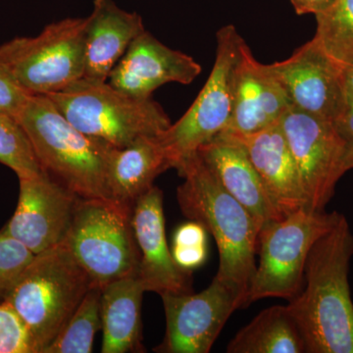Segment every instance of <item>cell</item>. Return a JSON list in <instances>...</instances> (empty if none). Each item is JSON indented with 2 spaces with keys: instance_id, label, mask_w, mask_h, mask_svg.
Returning <instances> with one entry per match:
<instances>
[{
  "instance_id": "cell-8",
  "label": "cell",
  "mask_w": 353,
  "mask_h": 353,
  "mask_svg": "<svg viewBox=\"0 0 353 353\" xmlns=\"http://www.w3.org/2000/svg\"><path fill=\"white\" fill-rule=\"evenodd\" d=\"M87 17L65 18L36 37L0 46V66L32 94L61 92L85 74Z\"/></svg>"
},
{
  "instance_id": "cell-10",
  "label": "cell",
  "mask_w": 353,
  "mask_h": 353,
  "mask_svg": "<svg viewBox=\"0 0 353 353\" xmlns=\"http://www.w3.org/2000/svg\"><path fill=\"white\" fill-rule=\"evenodd\" d=\"M280 126L296 162L308 208L324 210L347 172V141L333 123L292 106L281 118Z\"/></svg>"
},
{
  "instance_id": "cell-20",
  "label": "cell",
  "mask_w": 353,
  "mask_h": 353,
  "mask_svg": "<svg viewBox=\"0 0 353 353\" xmlns=\"http://www.w3.org/2000/svg\"><path fill=\"white\" fill-rule=\"evenodd\" d=\"M170 168L157 136L141 137L126 148H113L106 180L108 199L134 208L155 179Z\"/></svg>"
},
{
  "instance_id": "cell-15",
  "label": "cell",
  "mask_w": 353,
  "mask_h": 353,
  "mask_svg": "<svg viewBox=\"0 0 353 353\" xmlns=\"http://www.w3.org/2000/svg\"><path fill=\"white\" fill-rule=\"evenodd\" d=\"M141 260L139 276L146 292L185 294L190 292L189 272L176 265L165 233L163 192L153 185L139 197L132 214Z\"/></svg>"
},
{
  "instance_id": "cell-31",
  "label": "cell",
  "mask_w": 353,
  "mask_h": 353,
  "mask_svg": "<svg viewBox=\"0 0 353 353\" xmlns=\"http://www.w3.org/2000/svg\"><path fill=\"white\" fill-rule=\"evenodd\" d=\"M343 73L347 92L353 95V67L343 68Z\"/></svg>"
},
{
  "instance_id": "cell-5",
  "label": "cell",
  "mask_w": 353,
  "mask_h": 353,
  "mask_svg": "<svg viewBox=\"0 0 353 353\" xmlns=\"http://www.w3.org/2000/svg\"><path fill=\"white\" fill-rule=\"evenodd\" d=\"M48 97L77 129L114 148H126L141 137L158 136L171 126L152 97H132L108 81L83 77Z\"/></svg>"
},
{
  "instance_id": "cell-27",
  "label": "cell",
  "mask_w": 353,
  "mask_h": 353,
  "mask_svg": "<svg viewBox=\"0 0 353 353\" xmlns=\"http://www.w3.org/2000/svg\"><path fill=\"white\" fill-rule=\"evenodd\" d=\"M0 353H38L29 329L6 301L0 303Z\"/></svg>"
},
{
  "instance_id": "cell-23",
  "label": "cell",
  "mask_w": 353,
  "mask_h": 353,
  "mask_svg": "<svg viewBox=\"0 0 353 353\" xmlns=\"http://www.w3.org/2000/svg\"><path fill=\"white\" fill-rule=\"evenodd\" d=\"M315 16V43L341 68L353 67V0H334Z\"/></svg>"
},
{
  "instance_id": "cell-9",
  "label": "cell",
  "mask_w": 353,
  "mask_h": 353,
  "mask_svg": "<svg viewBox=\"0 0 353 353\" xmlns=\"http://www.w3.org/2000/svg\"><path fill=\"white\" fill-rule=\"evenodd\" d=\"M243 41L233 25L225 26L217 32L215 63L208 82L185 115L158 134L171 168L194 154L229 124L233 112L234 74Z\"/></svg>"
},
{
  "instance_id": "cell-22",
  "label": "cell",
  "mask_w": 353,
  "mask_h": 353,
  "mask_svg": "<svg viewBox=\"0 0 353 353\" xmlns=\"http://www.w3.org/2000/svg\"><path fill=\"white\" fill-rule=\"evenodd\" d=\"M228 353H304L305 347L287 305L264 309L230 341Z\"/></svg>"
},
{
  "instance_id": "cell-24",
  "label": "cell",
  "mask_w": 353,
  "mask_h": 353,
  "mask_svg": "<svg viewBox=\"0 0 353 353\" xmlns=\"http://www.w3.org/2000/svg\"><path fill=\"white\" fill-rule=\"evenodd\" d=\"M101 289L88 290L75 312L43 353H90L94 336L101 328Z\"/></svg>"
},
{
  "instance_id": "cell-28",
  "label": "cell",
  "mask_w": 353,
  "mask_h": 353,
  "mask_svg": "<svg viewBox=\"0 0 353 353\" xmlns=\"http://www.w3.org/2000/svg\"><path fill=\"white\" fill-rule=\"evenodd\" d=\"M32 95L0 66V116L17 120Z\"/></svg>"
},
{
  "instance_id": "cell-25",
  "label": "cell",
  "mask_w": 353,
  "mask_h": 353,
  "mask_svg": "<svg viewBox=\"0 0 353 353\" xmlns=\"http://www.w3.org/2000/svg\"><path fill=\"white\" fill-rule=\"evenodd\" d=\"M0 163L15 172L18 178L43 171L19 123L4 116H0Z\"/></svg>"
},
{
  "instance_id": "cell-18",
  "label": "cell",
  "mask_w": 353,
  "mask_h": 353,
  "mask_svg": "<svg viewBox=\"0 0 353 353\" xmlns=\"http://www.w3.org/2000/svg\"><path fill=\"white\" fill-rule=\"evenodd\" d=\"M222 187L252 214L260 229L283 218L274 208L245 150L227 134H219L196 152Z\"/></svg>"
},
{
  "instance_id": "cell-17",
  "label": "cell",
  "mask_w": 353,
  "mask_h": 353,
  "mask_svg": "<svg viewBox=\"0 0 353 353\" xmlns=\"http://www.w3.org/2000/svg\"><path fill=\"white\" fill-rule=\"evenodd\" d=\"M222 132L245 150L279 214L285 217L308 208L307 197L280 121L253 134Z\"/></svg>"
},
{
  "instance_id": "cell-4",
  "label": "cell",
  "mask_w": 353,
  "mask_h": 353,
  "mask_svg": "<svg viewBox=\"0 0 353 353\" xmlns=\"http://www.w3.org/2000/svg\"><path fill=\"white\" fill-rule=\"evenodd\" d=\"M92 287L87 272L60 243L36 255L4 301L29 329L37 352L43 353Z\"/></svg>"
},
{
  "instance_id": "cell-21",
  "label": "cell",
  "mask_w": 353,
  "mask_h": 353,
  "mask_svg": "<svg viewBox=\"0 0 353 353\" xmlns=\"http://www.w3.org/2000/svg\"><path fill=\"white\" fill-rule=\"evenodd\" d=\"M145 292L139 272L129 274L102 288V353L139 352L141 348V301Z\"/></svg>"
},
{
  "instance_id": "cell-19",
  "label": "cell",
  "mask_w": 353,
  "mask_h": 353,
  "mask_svg": "<svg viewBox=\"0 0 353 353\" xmlns=\"http://www.w3.org/2000/svg\"><path fill=\"white\" fill-rule=\"evenodd\" d=\"M145 31L138 13L121 8L114 0H94L85 27L83 78L108 81L130 44Z\"/></svg>"
},
{
  "instance_id": "cell-1",
  "label": "cell",
  "mask_w": 353,
  "mask_h": 353,
  "mask_svg": "<svg viewBox=\"0 0 353 353\" xmlns=\"http://www.w3.org/2000/svg\"><path fill=\"white\" fill-rule=\"evenodd\" d=\"M353 234L345 216L313 245L304 266V289L288 311L306 353H353V303L348 284Z\"/></svg>"
},
{
  "instance_id": "cell-30",
  "label": "cell",
  "mask_w": 353,
  "mask_h": 353,
  "mask_svg": "<svg viewBox=\"0 0 353 353\" xmlns=\"http://www.w3.org/2000/svg\"><path fill=\"white\" fill-rule=\"evenodd\" d=\"M294 6V10L299 15L304 14H317L323 12L332 3L334 0H290Z\"/></svg>"
},
{
  "instance_id": "cell-32",
  "label": "cell",
  "mask_w": 353,
  "mask_h": 353,
  "mask_svg": "<svg viewBox=\"0 0 353 353\" xmlns=\"http://www.w3.org/2000/svg\"><path fill=\"white\" fill-rule=\"evenodd\" d=\"M345 167L347 172L353 169V143H347V153H345Z\"/></svg>"
},
{
  "instance_id": "cell-14",
  "label": "cell",
  "mask_w": 353,
  "mask_h": 353,
  "mask_svg": "<svg viewBox=\"0 0 353 353\" xmlns=\"http://www.w3.org/2000/svg\"><path fill=\"white\" fill-rule=\"evenodd\" d=\"M201 66L190 55L172 50L150 32L139 34L109 74L108 82L138 99L169 83L190 85L201 75Z\"/></svg>"
},
{
  "instance_id": "cell-16",
  "label": "cell",
  "mask_w": 353,
  "mask_h": 353,
  "mask_svg": "<svg viewBox=\"0 0 353 353\" xmlns=\"http://www.w3.org/2000/svg\"><path fill=\"white\" fill-rule=\"evenodd\" d=\"M290 108L282 83L268 65L255 59L243 41L234 74L233 112L223 132L248 134L262 131L278 123Z\"/></svg>"
},
{
  "instance_id": "cell-26",
  "label": "cell",
  "mask_w": 353,
  "mask_h": 353,
  "mask_svg": "<svg viewBox=\"0 0 353 353\" xmlns=\"http://www.w3.org/2000/svg\"><path fill=\"white\" fill-rule=\"evenodd\" d=\"M34 254L24 243L0 231V299L4 301L14 289Z\"/></svg>"
},
{
  "instance_id": "cell-7",
  "label": "cell",
  "mask_w": 353,
  "mask_h": 353,
  "mask_svg": "<svg viewBox=\"0 0 353 353\" xmlns=\"http://www.w3.org/2000/svg\"><path fill=\"white\" fill-rule=\"evenodd\" d=\"M341 215L303 208L263 225L257 246L259 265L246 292L245 307L267 297L290 301L296 296L303 289L304 266L311 248Z\"/></svg>"
},
{
  "instance_id": "cell-12",
  "label": "cell",
  "mask_w": 353,
  "mask_h": 353,
  "mask_svg": "<svg viewBox=\"0 0 353 353\" xmlns=\"http://www.w3.org/2000/svg\"><path fill=\"white\" fill-rule=\"evenodd\" d=\"M19 182L17 208L1 231L39 254L62 243L80 196L44 170Z\"/></svg>"
},
{
  "instance_id": "cell-3",
  "label": "cell",
  "mask_w": 353,
  "mask_h": 353,
  "mask_svg": "<svg viewBox=\"0 0 353 353\" xmlns=\"http://www.w3.org/2000/svg\"><path fill=\"white\" fill-rule=\"evenodd\" d=\"M16 121L46 173L82 199H108L112 146L77 129L48 95H32Z\"/></svg>"
},
{
  "instance_id": "cell-6",
  "label": "cell",
  "mask_w": 353,
  "mask_h": 353,
  "mask_svg": "<svg viewBox=\"0 0 353 353\" xmlns=\"http://www.w3.org/2000/svg\"><path fill=\"white\" fill-rule=\"evenodd\" d=\"M132 208L110 199L77 202L63 243L94 287L139 272L141 254L132 223Z\"/></svg>"
},
{
  "instance_id": "cell-13",
  "label": "cell",
  "mask_w": 353,
  "mask_h": 353,
  "mask_svg": "<svg viewBox=\"0 0 353 353\" xmlns=\"http://www.w3.org/2000/svg\"><path fill=\"white\" fill-rule=\"evenodd\" d=\"M268 67L284 87L292 108L330 122L345 108L347 88L343 68L314 39L297 48L288 59Z\"/></svg>"
},
{
  "instance_id": "cell-2",
  "label": "cell",
  "mask_w": 353,
  "mask_h": 353,
  "mask_svg": "<svg viewBox=\"0 0 353 353\" xmlns=\"http://www.w3.org/2000/svg\"><path fill=\"white\" fill-rule=\"evenodd\" d=\"M183 178L176 190L185 217L212 234L219 252L215 278L241 297L243 308L255 270L260 226L252 214L217 180L197 153L176 165Z\"/></svg>"
},
{
  "instance_id": "cell-29",
  "label": "cell",
  "mask_w": 353,
  "mask_h": 353,
  "mask_svg": "<svg viewBox=\"0 0 353 353\" xmlns=\"http://www.w3.org/2000/svg\"><path fill=\"white\" fill-rule=\"evenodd\" d=\"M334 129L347 141L353 143V95L347 92V101L340 115L334 120Z\"/></svg>"
},
{
  "instance_id": "cell-11",
  "label": "cell",
  "mask_w": 353,
  "mask_h": 353,
  "mask_svg": "<svg viewBox=\"0 0 353 353\" xmlns=\"http://www.w3.org/2000/svg\"><path fill=\"white\" fill-rule=\"evenodd\" d=\"M166 315V334L155 352L208 353L236 309L241 297L214 278L199 294H160Z\"/></svg>"
}]
</instances>
